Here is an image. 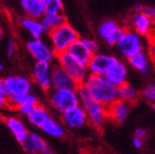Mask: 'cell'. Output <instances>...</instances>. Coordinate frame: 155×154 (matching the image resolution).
Returning a JSON list of instances; mask_svg holds the SVG:
<instances>
[{"instance_id": "7c38bea8", "label": "cell", "mask_w": 155, "mask_h": 154, "mask_svg": "<svg viewBox=\"0 0 155 154\" xmlns=\"http://www.w3.org/2000/svg\"><path fill=\"white\" fill-rule=\"evenodd\" d=\"M127 77H128L127 66L119 59L116 60L104 75V79L109 82L110 84L115 86L116 89H119L120 86L125 84L127 82Z\"/></svg>"}, {"instance_id": "1f68e13d", "label": "cell", "mask_w": 155, "mask_h": 154, "mask_svg": "<svg viewBox=\"0 0 155 154\" xmlns=\"http://www.w3.org/2000/svg\"><path fill=\"white\" fill-rule=\"evenodd\" d=\"M17 53V42L14 38H9L7 41V54L9 57H13Z\"/></svg>"}, {"instance_id": "ee69618b", "label": "cell", "mask_w": 155, "mask_h": 154, "mask_svg": "<svg viewBox=\"0 0 155 154\" xmlns=\"http://www.w3.org/2000/svg\"><path fill=\"white\" fill-rule=\"evenodd\" d=\"M2 116H1V114H0V123H1V121H2Z\"/></svg>"}, {"instance_id": "4316f807", "label": "cell", "mask_w": 155, "mask_h": 154, "mask_svg": "<svg viewBox=\"0 0 155 154\" xmlns=\"http://www.w3.org/2000/svg\"><path fill=\"white\" fill-rule=\"evenodd\" d=\"M38 104H39L38 97L30 93V94L26 95V96L24 97V99L22 100V102L19 104V106L17 107L15 111H17L21 116H26Z\"/></svg>"}, {"instance_id": "d590c367", "label": "cell", "mask_w": 155, "mask_h": 154, "mask_svg": "<svg viewBox=\"0 0 155 154\" xmlns=\"http://www.w3.org/2000/svg\"><path fill=\"white\" fill-rule=\"evenodd\" d=\"M143 143H144V140L140 139V138H137V137H134L133 138V145L135 148L137 149H141L143 147Z\"/></svg>"}, {"instance_id": "b9f144b4", "label": "cell", "mask_w": 155, "mask_h": 154, "mask_svg": "<svg viewBox=\"0 0 155 154\" xmlns=\"http://www.w3.org/2000/svg\"><path fill=\"white\" fill-rule=\"evenodd\" d=\"M152 108L155 110V101H154V102H152Z\"/></svg>"}, {"instance_id": "60d3db41", "label": "cell", "mask_w": 155, "mask_h": 154, "mask_svg": "<svg viewBox=\"0 0 155 154\" xmlns=\"http://www.w3.org/2000/svg\"><path fill=\"white\" fill-rule=\"evenodd\" d=\"M2 70H3V65L0 63V71H2Z\"/></svg>"}, {"instance_id": "5bb4252c", "label": "cell", "mask_w": 155, "mask_h": 154, "mask_svg": "<svg viewBox=\"0 0 155 154\" xmlns=\"http://www.w3.org/2000/svg\"><path fill=\"white\" fill-rule=\"evenodd\" d=\"M51 82L52 89H77V84L73 82V80L61 67H58L57 65L52 66Z\"/></svg>"}, {"instance_id": "ffe728a7", "label": "cell", "mask_w": 155, "mask_h": 154, "mask_svg": "<svg viewBox=\"0 0 155 154\" xmlns=\"http://www.w3.org/2000/svg\"><path fill=\"white\" fill-rule=\"evenodd\" d=\"M127 60H128V64L130 65V67L137 70L138 72L142 73V75H148L150 72L151 58L144 49L138 52V53H136L135 55L127 58Z\"/></svg>"}, {"instance_id": "83f0119b", "label": "cell", "mask_w": 155, "mask_h": 154, "mask_svg": "<svg viewBox=\"0 0 155 154\" xmlns=\"http://www.w3.org/2000/svg\"><path fill=\"white\" fill-rule=\"evenodd\" d=\"M44 15H61L64 12L61 0H43Z\"/></svg>"}, {"instance_id": "f1b7e54d", "label": "cell", "mask_w": 155, "mask_h": 154, "mask_svg": "<svg viewBox=\"0 0 155 154\" xmlns=\"http://www.w3.org/2000/svg\"><path fill=\"white\" fill-rule=\"evenodd\" d=\"M140 95L144 100L149 101L151 104L154 102L155 101V84L154 83H150V84L147 85V86L141 91Z\"/></svg>"}, {"instance_id": "277c9868", "label": "cell", "mask_w": 155, "mask_h": 154, "mask_svg": "<svg viewBox=\"0 0 155 154\" xmlns=\"http://www.w3.org/2000/svg\"><path fill=\"white\" fill-rule=\"evenodd\" d=\"M48 101L50 107L59 114L79 106V97L75 89H51L48 93Z\"/></svg>"}, {"instance_id": "e575fe53", "label": "cell", "mask_w": 155, "mask_h": 154, "mask_svg": "<svg viewBox=\"0 0 155 154\" xmlns=\"http://www.w3.org/2000/svg\"><path fill=\"white\" fill-rule=\"evenodd\" d=\"M147 134H148L147 129L139 127V128H136L135 132H134V137L140 138V139L144 140V139H145V137H147Z\"/></svg>"}, {"instance_id": "8992f818", "label": "cell", "mask_w": 155, "mask_h": 154, "mask_svg": "<svg viewBox=\"0 0 155 154\" xmlns=\"http://www.w3.org/2000/svg\"><path fill=\"white\" fill-rule=\"evenodd\" d=\"M116 46L123 57L129 58L143 50L142 37L139 36L131 28L125 27L121 38L116 43Z\"/></svg>"}, {"instance_id": "484cf974", "label": "cell", "mask_w": 155, "mask_h": 154, "mask_svg": "<svg viewBox=\"0 0 155 154\" xmlns=\"http://www.w3.org/2000/svg\"><path fill=\"white\" fill-rule=\"evenodd\" d=\"M41 24L42 27L44 29V32L48 34V32H52L53 29L57 28L58 26H61V24H64L65 22H67L65 15H44L41 19Z\"/></svg>"}, {"instance_id": "d6a6232c", "label": "cell", "mask_w": 155, "mask_h": 154, "mask_svg": "<svg viewBox=\"0 0 155 154\" xmlns=\"http://www.w3.org/2000/svg\"><path fill=\"white\" fill-rule=\"evenodd\" d=\"M148 54L151 58V62L155 64V38H149Z\"/></svg>"}, {"instance_id": "30bf717a", "label": "cell", "mask_w": 155, "mask_h": 154, "mask_svg": "<svg viewBox=\"0 0 155 154\" xmlns=\"http://www.w3.org/2000/svg\"><path fill=\"white\" fill-rule=\"evenodd\" d=\"M61 124L65 126V128L67 127L70 129H80L88 124L86 112L80 105L65 111L61 114Z\"/></svg>"}, {"instance_id": "2e32d148", "label": "cell", "mask_w": 155, "mask_h": 154, "mask_svg": "<svg viewBox=\"0 0 155 154\" xmlns=\"http://www.w3.org/2000/svg\"><path fill=\"white\" fill-rule=\"evenodd\" d=\"M67 53L81 65L87 67L88 63H90L91 58L93 56V53L91 52L85 46V44L82 42L81 38L79 40H77L75 42H73L69 49L67 50Z\"/></svg>"}, {"instance_id": "9c48e42d", "label": "cell", "mask_w": 155, "mask_h": 154, "mask_svg": "<svg viewBox=\"0 0 155 154\" xmlns=\"http://www.w3.org/2000/svg\"><path fill=\"white\" fill-rule=\"evenodd\" d=\"M51 71L52 65L48 63H35L31 71L32 84H36L46 94L52 89Z\"/></svg>"}, {"instance_id": "7bdbcfd3", "label": "cell", "mask_w": 155, "mask_h": 154, "mask_svg": "<svg viewBox=\"0 0 155 154\" xmlns=\"http://www.w3.org/2000/svg\"><path fill=\"white\" fill-rule=\"evenodd\" d=\"M152 21H153V23H154V26H155V15H154V16H153Z\"/></svg>"}, {"instance_id": "4fadbf2b", "label": "cell", "mask_w": 155, "mask_h": 154, "mask_svg": "<svg viewBox=\"0 0 155 154\" xmlns=\"http://www.w3.org/2000/svg\"><path fill=\"white\" fill-rule=\"evenodd\" d=\"M2 121L5 122L8 129L12 132L15 140L19 143H22L24 141V139L28 135V132H30L26 126V124L23 122L22 119L17 116H7L2 119Z\"/></svg>"}, {"instance_id": "5b68a950", "label": "cell", "mask_w": 155, "mask_h": 154, "mask_svg": "<svg viewBox=\"0 0 155 154\" xmlns=\"http://www.w3.org/2000/svg\"><path fill=\"white\" fill-rule=\"evenodd\" d=\"M55 62L56 65L58 67H61L73 80L77 86L82 85L85 82V80L87 79V77L90 75V73L87 71V68L79 64L78 62H75L67 52L56 55Z\"/></svg>"}, {"instance_id": "ab89813d", "label": "cell", "mask_w": 155, "mask_h": 154, "mask_svg": "<svg viewBox=\"0 0 155 154\" xmlns=\"http://www.w3.org/2000/svg\"><path fill=\"white\" fill-rule=\"evenodd\" d=\"M149 38H155V27H154V29H153L152 34H151V36L149 37Z\"/></svg>"}, {"instance_id": "7a4b0ae2", "label": "cell", "mask_w": 155, "mask_h": 154, "mask_svg": "<svg viewBox=\"0 0 155 154\" xmlns=\"http://www.w3.org/2000/svg\"><path fill=\"white\" fill-rule=\"evenodd\" d=\"M75 91H77L78 97H79V105L86 112L88 123L96 128L101 127L108 119L107 108L95 101L83 84L77 86Z\"/></svg>"}, {"instance_id": "d6986e66", "label": "cell", "mask_w": 155, "mask_h": 154, "mask_svg": "<svg viewBox=\"0 0 155 154\" xmlns=\"http://www.w3.org/2000/svg\"><path fill=\"white\" fill-rule=\"evenodd\" d=\"M51 116L50 110L48 109V107L43 104L39 102L34 109L26 116L27 121L31 126L36 128H41L42 125L46 122L48 118Z\"/></svg>"}, {"instance_id": "8d00e7d4", "label": "cell", "mask_w": 155, "mask_h": 154, "mask_svg": "<svg viewBox=\"0 0 155 154\" xmlns=\"http://www.w3.org/2000/svg\"><path fill=\"white\" fill-rule=\"evenodd\" d=\"M142 9H143L142 3H136V5H134V7H133V10H134V12H135V14L141 13L142 12Z\"/></svg>"}, {"instance_id": "52a82bcc", "label": "cell", "mask_w": 155, "mask_h": 154, "mask_svg": "<svg viewBox=\"0 0 155 154\" xmlns=\"http://www.w3.org/2000/svg\"><path fill=\"white\" fill-rule=\"evenodd\" d=\"M26 50L30 56L36 60V63H48L55 60V53L52 50L51 45L46 43L45 41L42 39H30L25 44Z\"/></svg>"}, {"instance_id": "3957f363", "label": "cell", "mask_w": 155, "mask_h": 154, "mask_svg": "<svg viewBox=\"0 0 155 154\" xmlns=\"http://www.w3.org/2000/svg\"><path fill=\"white\" fill-rule=\"evenodd\" d=\"M46 35L50 41V45L55 55L66 53L69 46L80 39L77 29L68 22H65Z\"/></svg>"}, {"instance_id": "7402d4cb", "label": "cell", "mask_w": 155, "mask_h": 154, "mask_svg": "<svg viewBox=\"0 0 155 154\" xmlns=\"http://www.w3.org/2000/svg\"><path fill=\"white\" fill-rule=\"evenodd\" d=\"M18 25L24 29L25 32H28V35L34 40L42 39V36L45 34L40 19H34L24 16L22 18H19Z\"/></svg>"}, {"instance_id": "603a6c76", "label": "cell", "mask_w": 155, "mask_h": 154, "mask_svg": "<svg viewBox=\"0 0 155 154\" xmlns=\"http://www.w3.org/2000/svg\"><path fill=\"white\" fill-rule=\"evenodd\" d=\"M44 134L51 136L53 138H64L66 135V128L59 121L56 120L54 116H50L40 128Z\"/></svg>"}, {"instance_id": "f546056e", "label": "cell", "mask_w": 155, "mask_h": 154, "mask_svg": "<svg viewBox=\"0 0 155 154\" xmlns=\"http://www.w3.org/2000/svg\"><path fill=\"white\" fill-rule=\"evenodd\" d=\"M81 40H82V42L85 44V46H86L93 54L97 53V52L99 51V44H98V41H96L95 38L85 37V38H81Z\"/></svg>"}, {"instance_id": "ba28073f", "label": "cell", "mask_w": 155, "mask_h": 154, "mask_svg": "<svg viewBox=\"0 0 155 154\" xmlns=\"http://www.w3.org/2000/svg\"><path fill=\"white\" fill-rule=\"evenodd\" d=\"M2 82L8 97L21 96V95H27L31 93V80L24 75H9V77L2 79Z\"/></svg>"}, {"instance_id": "e0dca14e", "label": "cell", "mask_w": 155, "mask_h": 154, "mask_svg": "<svg viewBox=\"0 0 155 154\" xmlns=\"http://www.w3.org/2000/svg\"><path fill=\"white\" fill-rule=\"evenodd\" d=\"M131 29L140 37H150L155 27L152 18H149L142 13L134 14L131 17Z\"/></svg>"}, {"instance_id": "836d02e7", "label": "cell", "mask_w": 155, "mask_h": 154, "mask_svg": "<svg viewBox=\"0 0 155 154\" xmlns=\"http://www.w3.org/2000/svg\"><path fill=\"white\" fill-rule=\"evenodd\" d=\"M141 13L144 14L145 16H148L149 18H153V16L155 15V8L152 7V5H143Z\"/></svg>"}, {"instance_id": "6da1fadb", "label": "cell", "mask_w": 155, "mask_h": 154, "mask_svg": "<svg viewBox=\"0 0 155 154\" xmlns=\"http://www.w3.org/2000/svg\"><path fill=\"white\" fill-rule=\"evenodd\" d=\"M83 85L86 87L92 98L106 108H109L119 100L117 89L101 75H88Z\"/></svg>"}, {"instance_id": "44dd1931", "label": "cell", "mask_w": 155, "mask_h": 154, "mask_svg": "<svg viewBox=\"0 0 155 154\" xmlns=\"http://www.w3.org/2000/svg\"><path fill=\"white\" fill-rule=\"evenodd\" d=\"M19 5L24 11L26 17L34 19H41L44 16L43 0H22Z\"/></svg>"}, {"instance_id": "f6af8a7d", "label": "cell", "mask_w": 155, "mask_h": 154, "mask_svg": "<svg viewBox=\"0 0 155 154\" xmlns=\"http://www.w3.org/2000/svg\"><path fill=\"white\" fill-rule=\"evenodd\" d=\"M154 69H155V64H154Z\"/></svg>"}, {"instance_id": "f35d334b", "label": "cell", "mask_w": 155, "mask_h": 154, "mask_svg": "<svg viewBox=\"0 0 155 154\" xmlns=\"http://www.w3.org/2000/svg\"><path fill=\"white\" fill-rule=\"evenodd\" d=\"M3 32H5V30H3V27L0 25V41H1V39H2V37H3Z\"/></svg>"}, {"instance_id": "ac0fdd59", "label": "cell", "mask_w": 155, "mask_h": 154, "mask_svg": "<svg viewBox=\"0 0 155 154\" xmlns=\"http://www.w3.org/2000/svg\"><path fill=\"white\" fill-rule=\"evenodd\" d=\"M129 112H130V105L126 104L120 99L116 100L113 105H111L109 108H107L108 119L117 123V124H122L123 122H125Z\"/></svg>"}, {"instance_id": "74e56055", "label": "cell", "mask_w": 155, "mask_h": 154, "mask_svg": "<svg viewBox=\"0 0 155 154\" xmlns=\"http://www.w3.org/2000/svg\"><path fill=\"white\" fill-rule=\"evenodd\" d=\"M42 154H54V150H53V148L51 147V146L48 145H46V147L44 148V150H43V152H42Z\"/></svg>"}, {"instance_id": "9a60e30c", "label": "cell", "mask_w": 155, "mask_h": 154, "mask_svg": "<svg viewBox=\"0 0 155 154\" xmlns=\"http://www.w3.org/2000/svg\"><path fill=\"white\" fill-rule=\"evenodd\" d=\"M48 142L36 132H29L24 141L21 143L26 154H42Z\"/></svg>"}, {"instance_id": "4dcf8cb0", "label": "cell", "mask_w": 155, "mask_h": 154, "mask_svg": "<svg viewBox=\"0 0 155 154\" xmlns=\"http://www.w3.org/2000/svg\"><path fill=\"white\" fill-rule=\"evenodd\" d=\"M8 104H9V97L3 86L2 80H0V108L8 109Z\"/></svg>"}, {"instance_id": "8fae6325", "label": "cell", "mask_w": 155, "mask_h": 154, "mask_svg": "<svg viewBox=\"0 0 155 154\" xmlns=\"http://www.w3.org/2000/svg\"><path fill=\"white\" fill-rule=\"evenodd\" d=\"M117 58L111 54L107 53H97L93 54L90 63L87 65V71L90 75H101L104 77V73L108 71L110 67L115 63Z\"/></svg>"}, {"instance_id": "cb8c5ba5", "label": "cell", "mask_w": 155, "mask_h": 154, "mask_svg": "<svg viewBox=\"0 0 155 154\" xmlns=\"http://www.w3.org/2000/svg\"><path fill=\"white\" fill-rule=\"evenodd\" d=\"M117 96H119L120 100L130 105L138 100L140 93L134 85H131L128 82H126L125 84H123L117 89Z\"/></svg>"}, {"instance_id": "d4e9b609", "label": "cell", "mask_w": 155, "mask_h": 154, "mask_svg": "<svg viewBox=\"0 0 155 154\" xmlns=\"http://www.w3.org/2000/svg\"><path fill=\"white\" fill-rule=\"evenodd\" d=\"M122 28H123V26H120L117 22H115L113 19H107L98 26L97 34L100 39L106 41L109 38H111L113 35H115L116 32H119Z\"/></svg>"}]
</instances>
